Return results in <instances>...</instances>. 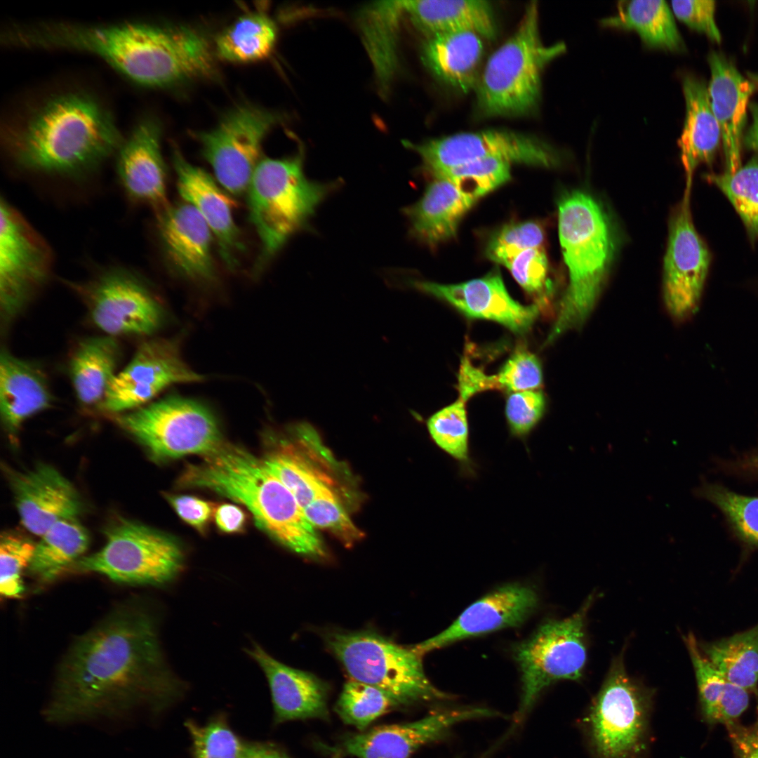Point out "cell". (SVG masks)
<instances>
[{
  "label": "cell",
  "mask_w": 758,
  "mask_h": 758,
  "mask_svg": "<svg viewBox=\"0 0 758 758\" xmlns=\"http://www.w3.org/2000/svg\"><path fill=\"white\" fill-rule=\"evenodd\" d=\"M156 624L145 608H114L70 646L57 670L43 715L55 725L124 719L158 712L174 696Z\"/></svg>",
  "instance_id": "1"
},
{
  "label": "cell",
  "mask_w": 758,
  "mask_h": 758,
  "mask_svg": "<svg viewBox=\"0 0 758 758\" xmlns=\"http://www.w3.org/2000/svg\"><path fill=\"white\" fill-rule=\"evenodd\" d=\"M9 44L95 54L133 82L168 87L199 79L206 64L203 39L187 27L140 22L86 25L65 22L12 26Z\"/></svg>",
  "instance_id": "2"
},
{
  "label": "cell",
  "mask_w": 758,
  "mask_h": 758,
  "mask_svg": "<svg viewBox=\"0 0 758 758\" xmlns=\"http://www.w3.org/2000/svg\"><path fill=\"white\" fill-rule=\"evenodd\" d=\"M123 139L108 108L83 91L52 95L7 129L6 154L20 171L79 179L117 152Z\"/></svg>",
  "instance_id": "3"
},
{
  "label": "cell",
  "mask_w": 758,
  "mask_h": 758,
  "mask_svg": "<svg viewBox=\"0 0 758 758\" xmlns=\"http://www.w3.org/2000/svg\"><path fill=\"white\" fill-rule=\"evenodd\" d=\"M185 486L208 489L244 505L257 524L290 550L309 557L326 556L324 545L288 488L246 451L221 445L180 478Z\"/></svg>",
  "instance_id": "4"
},
{
  "label": "cell",
  "mask_w": 758,
  "mask_h": 758,
  "mask_svg": "<svg viewBox=\"0 0 758 758\" xmlns=\"http://www.w3.org/2000/svg\"><path fill=\"white\" fill-rule=\"evenodd\" d=\"M558 232L568 283L548 343L584 323L599 297L615 252L609 218L601 204L585 192L571 191L561 198Z\"/></svg>",
  "instance_id": "5"
},
{
  "label": "cell",
  "mask_w": 758,
  "mask_h": 758,
  "mask_svg": "<svg viewBox=\"0 0 758 758\" xmlns=\"http://www.w3.org/2000/svg\"><path fill=\"white\" fill-rule=\"evenodd\" d=\"M336 185L307 179L302 152L283 159H261L246 190L249 220L261 246L258 272L307 223Z\"/></svg>",
  "instance_id": "6"
},
{
  "label": "cell",
  "mask_w": 758,
  "mask_h": 758,
  "mask_svg": "<svg viewBox=\"0 0 758 758\" xmlns=\"http://www.w3.org/2000/svg\"><path fill=\"white\" fill-rule=\"evenodd\" d=\"M566 50L560 42L543 44L536 1L525 8L514 32L489 57L476 88L478 109L488 117L521 116L532 112L540 98L546 66Z\"/></svg>",
  "instance_id": "7"
},
{
  "label": "cell",
  "mask_w": 758,
  "mask_h": 758,
  "mask_svg": "<svg viewBox=\"0 0 758 758\" xmlns=\"http://www.w3.org/2000/svg\"><path fill=\"white\" fill-rule=\"evenodd\" d=\"M324 641L350 679L378 688L401 705L448 698L427 678L423 655L413 646L399 645L371 630L330 631Z\"/></svg>",
  "instance_id": "8"
},
{
  "label": "cell",
  "mask_w": 758,
  "mask_h": 758,
  "mask_svg": "<svg viewBox=\"0 0 758 758\" xmlns=\"http://www.w3.org/2000/svg\"><path fill=\"white\" fill-rule=\"evenodd\" d=\"M106 543L71 567L119 583L159 585L172 580L183 561L179 544L169 536L140 523L121 519L105 531Z\"/></svg>",
  "instance_id": "9"
},
{
  "label": "cell",
  "mask_w": 758,
  "mask_h": 758,
  "mask_svg": "<svg viewBox=\"0 0 758 758\" xmlns=\"http://www.w3.org/2000/svg\"><path fill=\"white\" fill-rule=\"evenodd\" d=\"M119 426L158 460L208 455L221 444L212 412L198 401L170 395L118 415Z\"/></svg>",
  "instance_id": "10"
},
{
  "label": "cell",
  "mask_w": 758,
  "mask_h": 758,
  "mask_svg": "<svg viewBox=\"0 0 758 758\" xmlns=\"http://www.w3.org/2000/svg\"><path fill=\"white\" fill-rule=\"evenodd\" d=\"M592 601L590 595L575 613L543 623L515 646L513 655L521 681L519 719L549 686L582 676L587 660L585 621Z\"/></svg>",
  "instance_id": "11"
},
{
  "label": "cell",
  "mask_w": 758,
  "mask_h": 758,
  "mask_svg": "<svg viewBox=\"0 0 758 758\" xmlns=\"http://www.w3.org/2000/svg\"><path fill=\"white\" fill-rule=\"evenodd\" d=\"M83 300L91 320L105 335H149L162 325L161 302L135 272L110 267L83 282H69Z\"/></svg>",
  "instance_id": "12"
},
{
  "label": "cell",
  "mask_w": 758,
  "mask_h": 758,
  "mask_svg": "<svg viewBox=\"0 0 758 758\" xmlns=\"http://www.w3.org/2000/svg\"><path fill=\"white\" fill-rule=\"evenodd\" d=\"M283 118L262 107L241 104L226 113L213 129L194 133L218 182L230 193L246 192L261 160L262 142Z\"/></svg>",
  "instance_id": "13"
},
{
  "label": "cell",
  "mask_w": 758,
  "mask_h": 758,
  "mask_svg": "<svg viewBox=\"0 0 758 758\" xmlns=\"http://www.w3.org/2000/svg\"><path fill=\"white\" fill-rule=\"evenodd\" d=\"M0 211V316L6 328L48 281L53 255L44 239L3 198Z\"/></svg>",
  "instance_id": "14"
},
{
  "label": "cell",
  "mask_w": 758,
  "mask_h": 758,
  "mask_svg": "<svg viewBox=\"0 0 758 758\" xmlns=\"http://www.w3.org/2000/svg\"><path fill=\"white\" fill-rule=\"evenodd\" d=\"M648 695L627 674L623 657L610 668L589 715L592 743L599 758H633L645 739Z\"/></svg>",
  "instance_id": "15"
},
{
  "label": "cell",
  "mask_w": 758,
  "mask_h": 758,
  "mask_svg": "<svg viewBox=\"0 0 758 758\" xmlns=\"http://www.w3.org/2000/svg\"><path fill=\"white\" fill-rule=\"evenodd\" d=\"M404 145L419 155L431 175L486 158L546 168L557 166L561 161L560 153L545 141L507 129L459 133L420 144L404 141Z\"/></svg>",
  "instance_id": "16"
},
{
  "label": "cell",
  "mask_w": 758,
  "mask_h": 758,
  "mask_svg": "<svg viewBox=\"0 0 758 758\" xmlns=\"http://www.w3.org/2000/svg\"><path fill=\"white\" fill-rule=\"evenodd\" d=\"M204 377L183 361L174 340L144 341L112 381L100 408L121 414L149 404L168 386L202 381Z\"/></svg>",
  "instance_id": "17"
},
{
  "label": "cell",
  "mask_w": 758,
  "mask_h": 758,
  "mask_svg": "<svg viewBox=\"0 0 758 758\" xmlns=\"http://www.w3.org/2000/svg\"><path fill=\"white\" fill-rule=\"evenodd\" d=\"M691 191L685 188L670 216L664 258V300L670 314L677 319L689 317L698 308L710 262L708 248L693 224Z\"/></svg>",
  "instance_id": "18"
},
{
  "label": "cell",
  "mask_w": 758,
  "mask_h": 758,
  "mask_svg": "<svg viewBox=\"0 0 758 758\" xmlns=\"http://www.w3.org/2000/svg\"><path fill=\"white\" fill-rule=\"evenodd\" d=\"M539 601L531 585H503L467 606L445 630L413 647L423 656L465 639L519 627L537 610Z\"/></svg>",
  "instance_id": "19"
},
{
  "label": "cell",
  "mask_w": 758,
  "mask_h": 758,
  "mask_svg": "<svg viewBox=\"0 0 758 758\" xmlns=\"http://www.w3.org/2000/svg\"><path fill=\"white\" fill-rule=\"evenodd\" d=\"M497 715L492 710L478 707L441 710L413 722L378 726L353 734L344 740L343 747L357 758H410L458 724Z\"/></svg>",
  "instance_id": "20"
},
{
  "label": "cell",
  "mask_w": 758,
  "mask_h": 758,
  "mask_svg": "<svg viewBox=\"0 0 758 758\" xmlns=\"http://www.w3.org/2000/svg\"><path fill=\"white\" fill-rule=\"evenodd\" d=\"M411 284L448 303L467 317L497 322L518 335L526 333L538 314L536 305H522L511 297L498 271L458 284L415 280Z\"/></svg>",
  "instance_id": "21"
},
{
  "label": "cell",
  "mask_w": 758,
  "mask_h": 758,
  "mask_svg": "<svg viewBox=\"0 0 758 758\" xmlns=\"http://www.w3.org/2000/svg\"><path fill=\"white\" fill-rule=\"evenodd\" d=\"M22 524L41 536L57 522L77 517L81 497L73 484L51 465L40 463L26 471H7Z\"/></svg>",
  "instance_id": "22"
},
{
  "label": "cell",
  "mask_w": 758,
  "mask_h": 758,
  "mask_svg": "<svg viewBox=\"0 0 758 758\" xmlns=\"http://www.w3.org/2000/svg\"><path fill=\"white\" fill-rule=\"evenodd\" d=\"M156 214L159 239L170 269L190 281H213L216 276L213 233L195 208L185 201L169 204Z\"/></svg>",
  "instance_id": "23"
},
{
  "label": "cell",
  "mask_w": 758,
  "mask_h": 758,
  "mask_svg": "<svg viewBox=\"0 0 758 758\" xmlns=\"http://www.w3.org/2000/svg\"><path fill=\"white\" fill-rule=\"evenodd\" d=\"M172 161L178 192L210 227L225 266L235 270L245 246L233 216V201L208 173L189 162L174 145Z\"/></svg>",
  "instance_id": "24"
},
{
  "label": "cell",
  "mask_w": 758,
  "mask_h": 758,
  "mask_svg": "<svg viewBox=\"0 0 758 758\" xmlns=\"http://www.w3.org/2000/svg\"><path fill=\"white\" fill-rule=\"evenodd\" d=\"M161 135L157 120H141L124 140L117 152L116 162L119 182L130 199L149 206L156 212L169 204Z\"/></svg>",
  "instance_id": "25"
},
{
  "label": "cell",
  "mask_w": 758,
  "mask_h": 758,
  "mask_svg": "<svg viewBox=\"0 0 758 758\" xmlns=\"http://www.w3.org/2000/svg\"><path fill=\"white\" fill-rule=\"evenodd\" d=\"M710 79L707 85L713 113L721 130L725 171L736 172L741 165V147L749 100L757 88L723 53L708 55Z\"/></svg>",
  "instance_id": "26"
},
{
  "label": "cell",
  "mask_w": 758,
  "mask_h": 758,
  "mask_svg": "<svg viewBox=\"0 0 758 758\" xmlns=\"http://www.w3.org/2000/svg\"><path fill=\"white\" fill-rule=\"evenodd\" d=\"M270 686L277 722L328 717V685L314 674L279 661L258 644L247 649Z\"/></svg>",
  "instance_id": "27"
},
{
  "label": "cell",
  "mask_w": 758,
  "mask_h": 758,
  "mask_svg": "<svg viewBox=\"0 0 758 758\" xmlns=\"http://www.w3.org/2000/svg\"><path fill=\"white\" fill-rule=\"evenodd\" d=\"M52 401L47 377L40 366L2 349L0 413L5 430L15 434L27 419L49 408Z\"/></svg>",
  "instance_id": "28"
},
{
  "label": "cell",
  "mask_w": 758,
  "mask_h": 758,
  "mask_svg": "<svg viewBox=\"0 0 758 758\" xmlns=\"http://www.w3.org/2000/svg\"><path fill=\"white\" fill-rule=\"evenodd\" d=\"M482 39L470 31L429 36L422 46V62L439 81L467 93L476 90L481 76Z\"/></svg>",
  "instance_id": "29"
},
{
  "label": "cell",
  "mask_w": 758,
  "mask_h": 758,
  "mask_svg": "<svg viewBox=\"0 0 758 758\" xmlns=\"http://www.w3.org/2000/svg\"><path fill=\"white\" fill-rule=\"evenodd\" d=\"M682 90L686 114L678 145L686 188L691 189L696 169L702 164L711 163L722 142V134L705 81L693 75H686L682 80Z\"/></svg>",
  "instance_id": "30"
},
{
  "label": "cell",
  "mask_w": 758,
  "mask_h": 758,
  "mask_svg": "<svg viewBox=\"0 0 758 758\" xmlns=\"http://www.w3.org/2000/svg\"><path fill=\"white\" fill-rule=\"evenodd\" d=\"M476 202L448 180L434 177L422 197L404 213L413 235L434 247L456 236L463 216Z\"/></svg>",
  "instance_id": "31"
},
{
  "label": "cell",
  "mask_w": 758,
  "mask_h": 758,
  "mask_svg": "<svg viewBox=\"0 0 758 758\" xmlns=\"http://www.w3.org/2000/svg\"><path fill=\"white\" fill-rule=\"evenodd\" d=\"M403 12L427 36L470 31L493 40L497 28L489 2L482 0L401 1Z\"/></svg>",
  "instance_id": "32"
},
{
  "label": "cell",
  "mask_w": 758,
  "mask_h": 758,
  "mask_svg": "<svg viewBox=\"0 0 758 758\" xmlns=\"http://www.w3.org/2000/svg\"><path fill=\"white\" fill-rule=\"evenodd\" d=\"M121 350L116 338L104 335L80 340L69 360L75 396L84 406L100 407L117 374Z\"/></svg>",
  "instance_id": "33"
},
{
  "label": "cell",
  "mask_w": 758,
  "mask_h": 758,
  "mask_svg": "<svg viewBox=\"0 0 758 758\" xmlns=\"http://www.w3.org/2000/svg\"><path fill=\"white\" fill-rule=\"evenodd\" d=\"M695 672L702 714L709 724L736 722L749 705L750 692L734 685L703 653L692 633L684 637Z\"/></svg>",
  "instance_id": "34"
},
{
  "label": "cell",
  "mask_w": 758,
  "mask_h": 758,
  "mask_svg": "<svg viewBox=\"0 0 758 758\" xmlns=\"http://www.w3.org/2000/svg\"><path fill=\"white\" fill-rule=\"evenodd\" d=\"M606 27L633 29L648 47L681 51L685 44L672 8L665 1L632 0L618 3L617 13L600 20Z\"/></svg>",
  "instance_id": "35"
},
{
  "label": "cell",
  "mask_w": 758,
  "mask_h": 758,
  "mask_svg": "<svg viewBox=\"0 0 758 758\" xmlns=\"http://www.w3.org/2000/svg\"><path fill=\"white\" fill-rule=\"evenodd\" d=\"M89 541L88 532L77 517L57 522L35 545L29 573L41 581H51L82 557Z\"/></svg>",
  "instance_id": "36"
},
{
  "label": "cell",
  "mask_w": 758,
  "mask_h": 758,
  "mask_svg": "<svg viewBox=\"0 0 758 758\" xmlns=\"http://www.w3.org/2000/svg\"><path fill=\"white\" fill-rule=\"evenodd\" d=\"M705 656L727 681L758 691V623L730 637L699 644Z\"/></svg>",
  "instance_id": "37"
},
{
  "label": "cell",
  "mask_w": 758,
  "mask_h": 758,
  "mask_svg": "<svg viewBox=\"0 0 758 758\" xmlns=\"http://www.w3.org/2000/svg\"><path fill=\"white\" fill-rule=\"evenodd\" d=\"M277 37V29L270 18L261 13L247 14L218 36L216 53L232 62L261 60L272 53Z\"/></svg>",
  "instance_id": "38"
},
{
  "label": "cell",
  "mask_w": 758,
  "mask_h": 758,
  "mask_svg": "<svg viewBox=\"0 0 758 758\" xmlns=\"http://www.w3.org/2000/svg\"><path fill=\"white\" fill-rule=\"evenodd\" d=\"M467 401L458 396L431 415L426 426L432 442L456 462L460 475L474 477L478 465L471 453Z\"/></svg>",
  "instance_id": "39"
},
{
  "label": "cell",
  "mask_w": 758,
  "mask_h": 758,
  "mask_svg": "<svg viewBox=\"0 0 758 758\" xmlns=\"http://www.w3.org/2000/svg\"><path fill=\"white\" fill-rule=\"evenodd\" d=\"M399 706L397 700L378 688L350 679L343 687L335 711L345 724L364 731L378 717Z\"/></svg>",
  "instance_id": "40"
},
{
  "label": "cell",
  "mask_w": 758,
  "mask_h": 758,
  "mask_svg": "<svg viewBox=\"0 0 758 758\" xmlns=\"http://www.w3.org/2000/svg\"><path fill=\"white\" fill-rule=\"evenodd\" d=\"M707 180L728 198L751 238L758 239V154L733 173L708 174Z\"/></svg>",
  "instance_id": "41"
},
{
  "label": "cell",
  "mask_w": 758,
  "mask_h": 758,
  "mask_svg": "<svg viewBox=\"0 0 758 758\" xmlns=\"http://www.w3.org/2000/svg\"><path fill=\"white\" fill-rule=\"evenodd\" d=\"M364 34L367 39H379L369 44L371 55L375 61L376 70L383 86L390 81L395 69L394 36L399 15L403 9L399 1L381 2L366 11Z\"/></svg>",
  "instance_id": "42"
},
{
  "label": "cell",
  "mask_w": 758,
  "mask_h": 758,
  "mask_svg": "<svg viewBox=\"0 0 758 758\" xmlns=\"http://www.w3.org/2000/svg\"><path fill=\"white\" fill-rule=\"evenodd\" d=\"M698 494L724 514L736 537L758 549V497L744 496L717 484H705Z\"/></svg>",
  "instance_id": "43"
},
{
  "label": "cell",
  "mask_w": 758,
  "mask_h": 758,
  "mask_svg": "<svg viewBox=\"0 0 758 758\" xmlns=\"http://www.w3.org/2000/svg\"><path fill=\"white\" fill-rule=\"evenodd\" d=\"M512 164L498 158L470 161L432 174L444 178L463 193L478 201L511 178Z\"/></svg>",
  "instance_id": "44"
},
{
  "label": "cell",
  "mask_w": 758,
  "mask_h": 758,
  "mask_svg": "<svg viewBox=\"0 0 758 758\" xmlns=\"http://www.w3.org/2000/svg\"><path fill=\"white\" fill-rule=\"evenodd\" d=\"M268 470L293 493L304 509L325 484L314 468L295 453L275 451L262 460Z\"/></svg>",
  "instance_id": "45"
},
{
  "label": "cell",
  "mask_w": 758,
  "mask_h": 758,
  "mask_svg": "<svg viewBox=\"0 0 758 758\" xmlns=\"http://www.w3.org/2000/svg\"><path fill=\"white\" fill-rule=\"evenodd\" d=\"M303 512L314 527L331 531L347 545L353 544L362 536L361 531L354 525L326 484L323 485Z\"/></svg>",
  "instance_id": "46"
},
{
  "label": "cell",
  "mask_w": 758,
  "mask_h": 758,
  "mask_svg": "<svg viewBox=\"0 0 758 758\" xmlns=\"http://www.w3.org/2000/svg\"><path fill=\"white\" fill-rule=\"evenodd\" d=\"M545 233L534 221L512 223L503 227L489 241L487 258L506 267L519 253L531 248L543 247Z\"/></svg>",
  "instance_id": "47"
},
{
  "label": "cell",
  "mask_w": 758,
  "mask_h": 758,
  "mask_svg": "<svg viewBox=\"0 0 758 758\" xmlns=\"http://www.w3.org/2000/svg\"><path fill=\"white\" fill-rule=\"evenodd\" d=\"M35 544L17 533H5L0 543V592L9 598L23 592L21 574L32 560Z\"/></svg>",
  "instance_id": "48"
},
{
  "label": "cell",
  "mask_w": 758,
  "mask_h": 758,
  "mask_svg": "<svg viewBox=\"0 0 758 758\" xmlns=\"http://www.w3.org/2000/svg\"><path fill=\"white\" fill-rule=\"evenodd\" d=\"M545 408L544 394L539 390L512 392L506 400L505 417L509 433L528 450L527 439L543 419Z\"/></svg>",
  "instance_id": "49"
},
{
  "label": "cell",
  "mask_w": 758,
  "mask_h": 758,
  "mask_svg": "<svg viewBox=\"0 0 758 758\" xmlns=\"http://www.w3.org/2000/svg\"><path fill=\"white\" fill-rule=\"evenodd\" d=\"M194 750V758H239L241 744L222 722L204 726L186 722Z\"/></svg>",
  "instance_id": "50"
},
{
  "label": "cell",
  "mask_w": 758,
  "mask_h": 758,
  "mask_svg": "<svg viewBox=\"0 0 758 758\" xmlns=\"http://www.w3.org/2000/svg\"><path fill=\"white\" fill-rule=\"evenodd\" d=\"M494 377L497 390L512 393L534 390L543 383L542 367L538 359L521 347L512 353Z\"/></svg>",
  "instance_id": "51"
},
{
  "label": "cell",
  "mask_w": 758,
  "mask_h": 758,
  "mask_svg": "<svg viewBox=\"0 0 758 758\" xmlns=\"http://www.w3.org/2000/svg\"><path fill=\"white\" fill-rule=\"evenodd\" d=\"M528 294L540 298L548 285V260L544 247L528 249L505 267Z\"/></svg>",
  "instance_id": "52"
},
{
  "label": "cell",
  "mask_w": 758,
  "mask_h": 758,
  "mask_svg": "<svg viewBox=\"0 0 758 758\" xmlns=\"http://www.w3.org/2000/svg\"><path fill=\"white\" fill-rule=\"evenodd\" d=\"M715 7L716 2L712 0L671 1V8L676 17L690 28L720 43L722 35L715 21Z\"/></svg>",
  "instance_id": "53"
},
{
  "label": "cell",
  "mask_w": 758,
  "mask_h": 758,
  "mask_svg": "<svg viewBox=\"0 0 758 758\" xmlns=\"http://www.w3.org/2000/svg\"><path fill=\"white\" fill-rule=\"evenodd\" d=\"M168 500L183 521L200 531L205 528L213 512L209 502L195 496H173Z\"/></svg>",
  "instance_id": "54"
},
{
  "label": "cell",
  "mask_w": 758,
  "mask_h": 758,
  "mask_svg": "<svg viewBox=\"0 0 758 758\" xmlns=\"http://www.w3.org/2000/svg\"><path fill=\"white\" fill-rule=\"evenodd\" d=\"M458 378V396L467 401L477 393L497 390L494 375H487L467 357L461 360Z\"/></svg>",
  "instance_id": "55"
},
{
  "label": "cell",
  "mask_w": 758,
  "mask_h": 758,
  "mask_svg": "<svg viewBox=\"0 0 758 758\" xmlns=\"http://www.w3.org/2000/svg\"><path fill=\"white\" fill-rule=\"evenodd\" d=\"M735 758H758V707L752 724L738 721L726 725Z\"/></svg>",
  "instance_id": "56"
},
{
  "label": "cell",
  "mask_w": 758,
  "mask_h": 758,
  "mask_svg": "<svg viewBox=\"0 0 758 758\" xmlns=\"http://www.w3.org/2000/svg\"><path fill=\"white\" fill-rule=\"evenodd\" d=\"M214 517L218 528L227 533H234L241 531L246 522V515L238 506L225 503L217 507Z\"/></svg>",
  "instance_id": "57"
},
{
  "label": "cell",
  "mask_w": 758,
  "mask_h": 758,
  "mask_svg": "<svg viewBox=\"0 0 758 758\" xmlns=\"http://www.w3.org/2000/svg\"><path fill=\"white\" fill-rule=\"evenodd\" d=\"M239 758H289L275 747L266 744H241Z\"/></svg>",
  "instance_id": "58"
},
{
  "label": "cell",
  "mask_w": 758,
  "mask_h": 758,
  "mask_svg": "<svg viewBox=\"0 0 758 758\" xmlns=\"http://www.w3.org/2000/svg\"><path fill=\"white\" fill-rule=\"evenodd\" d=\"M729 467L742 474L758 477V450L736 459L731 463Z\"/></svg>",
  "instance_id": "59"
},
{
  "label": "cell",
  "mask_w": 758,
  "mask_h": 758,
  "mask_svg": "<svg viewBox=\"0 0 758 758\" xmlns=\"http://www.w3.org/2000/svg\"><path fill=\"white\" fill-rule=\"evenodd\" d=\"M749 109L752 116V122L744 133L743 144L746 148L757 152L758 154V103L750 104Z\"/></svg>",
  "instance_id": "60"
},
{
  "label": "cell",
  "mask_w": 758,
  "mask_h": 758,
  "mask_svg": "<svg viewBox=\"0 0 758 758\" xmlns=\"http://www.w3.org/2000/svg\"><path fill=\"white\" fill-rule=\"evenodd\" d=\"M748 79L754 84L756 88L758 87V73L748 72Z\"/></svg>",
  "instance_id": "61"
},
{
  "label": "cell",
  "mask_w": 758,
  "mask_h": 758,
  "mask_svg": "<svg viewBox=\"0 0 758 758\" xmlns=\"http://www.w3.org/2000/svg\"><path fill=\"white\" fill-rule=\"evenodd\" d=\"M330 758H340V755L338 754H336L331 757Z\"/></svg>",
  "instance_id": "62"
}]
</instances>
